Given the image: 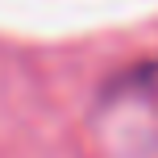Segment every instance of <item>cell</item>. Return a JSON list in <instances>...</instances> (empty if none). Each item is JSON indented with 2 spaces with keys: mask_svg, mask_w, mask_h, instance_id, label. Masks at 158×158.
Masks as SVG:
<instances>
[{
  "mask_svg": "<svg viewBox=\"0 0 158 158\" xmlns=\"http://www.w3.org/2000/svg\"><path fill=\"white\" fill-rule=\"evenodd\" d=\"M125 96H133L137 104H146L158 117V63H150L146 71H137L133 79H125Z\"/></svg>",
  "mask_w": 158,
  "mask_h": 158,
  "instance_id": "6da1fadb",
  "label": "cell"
}]
</instances>
